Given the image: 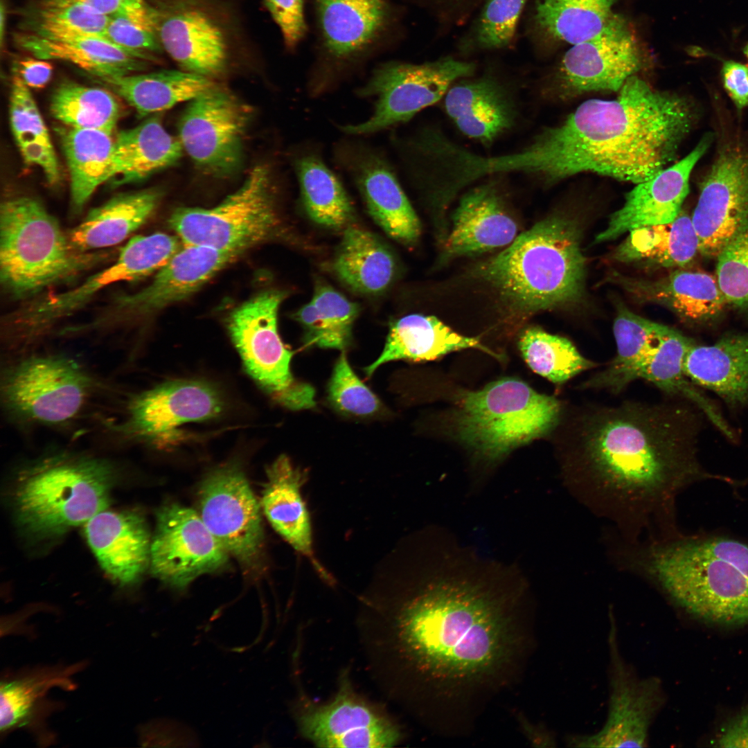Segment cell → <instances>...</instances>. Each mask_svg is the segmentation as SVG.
<instances>
[{
    "label": "cell",
    "mask_w": 748,
    "mask_h": 748,
    "mask_svg": "<svg viewBox=\"0 0 748 748\" xmlns=\"http://www.w3.org/2000/svg\"><path fill=\"white\" fill-rule=\"evenodd\" d=\"M706 422L695 405L675 398L586 409L571 425L562 461L565 488L624 539L674 535L682 490L705 480L744 483L701 463Z\"/></svg>",
    "instance_id": "obj_1"
},
{
    "label": "cell",
    "mask_w": 748,
    "mask_h": 748,
    "mask_svg": "<svg viewBox=\"0 0 748 748\" xmlns=\"http://www.w3.org/2000/svg\"><path fill=\"white\" fill-rule=\"evenodd\" d=\"M721 75L724 87L738 109L748 105V67L733 60L723 62Z\"/></svg>",
    "instance_id": "obj_56"
},
{
    "label": "cell",
    "mask_w": 748,
    "mask_h": 748,
    "mask_svg": "<svg viewBox=\"0 0 748 748\" xmlns=\"http://www.w3.org/2000/svg\"><path fill=\"white\" fill-rule=\"evenodd\" d=\"M266 473L260 502L265 515L287 542L320 569L314 558L310 514L301 493L306 472L294 467L287 456L280 455L267 467Z\"/></svg>",
    "instance_id": "obj_35"
},
{
    "label": "cell",
    "mask_w": 748,
    "mask_h": 748,
    "mask_svg": "<svg viewBox=\"0 0 748 748\" xmlns=\"http://www.w3.org/2000/svg\"><path fill=\"white\" fill-rule=\"evenodd\" d=\"M686 375L714 393L729 413L748 412V332H727L711 344L695 342L684 360Z\"/></svg>",
    "instance_id": "obj_30"
},
{
    "label": "cell",
    "mask_w": 748,
    "mask_h": 748,
    "mask_svg": "<svg viewBox=\"0 0 748 748\" xmlns=\"http://www.w3.org/2000/svg\"><path fill=\"white\" fill-rule=\"evenodd\" d=\"M610 691L607 719L592 735L570 738L578 747H643L650 729L661 709L665 697L659 679L641 678L622 659L612 627Z\"/></svg>",
    "instance_id": "obj_23"
},
{
    "label": "cell",
    "mask_w": 748,
    "mask_h": 748,
    "mask_svg": "<svg viewBox=\"0 0 748 748\" xmlns=\"http://www.w3.org/2000/svg\"><path fill=\"white\" fill-rule=\"evenodd\" d=\"M156 116L115 136L113 168L109 181L114 186L137 182L175 165L183 151Z\"/></svg>",
    "instance_id": "obj_39"
},
{
    "label": "cell",
    "mask_w": 748,
    "mask_h": 748,
    "mask_svg": "<svg viewBox=\"0 0 748 748\" xmlns=\"http://www.w3.org/2000/svg\"><path fill=\"white\" fill-rule=\"evenodd\" d=\"M104 37L148 61L154 60L152 54L162 50L147 0H130L109 15Z\"/></svg>",
    "instance_id": "obj_51"
},
{
    "label": "cell",
    "mask_w": 748,
    "mask_h": 748,
    "mask_svg": "<svg viewBox=\"0 0 748 748\" xmlns=\"http://www.w3.org/2000/svg\"><path fill=\"white\" fill-rule=\"evenodd\" d=\"M96 388L91 374L61 354H22L2 368L1 402L8 418L29 425L59 426L78 418Z\"/></svg>",
    "instance_id": "obj_10"
},
{
    "label": "cell",
    "mask_w": 748,
    "mask_h": 748,
    "mask_svg": "<svg viewBox=\"0 0 748 748\" xmlns=\"http://www.w3.org/2000/svg\"><path fill=\"white\" fill-rule=\"evenodd\" d=\"M162 49L186 71L209 78L224 72L229 38L205 0L149 2Z\"/></svg>",
    "instance_id": "obj_22"
},
{
    "label": "cell",
    "mask_w": 748,
    "mask_h": 748,
    "mask_svg": "<svg viewBox=\"0 0 748 748\" xmlns=\"http://www.w3.org/2000/svg\"><path fill=\"white\" fill-rule=\"evenodd\" d=\"M58 133L69 170L72 204L78 211L99 186L109 181L115 137L108 132L66 126Z\"/></svg>",
    "instance_id": "obj_44"
},
{
    "label": "cell",
    "mask_w": 748,
    "mask_h": 748,
    "mask_svg": "<svg viewBox=\"0 0 748 748\" xmlns=\"http://www.w3.org/2000/svg\"><path fill=\"white\" fill-rule=\"evenodd\" d=\"M107 256L75 250L58 222L33 197H15L1 204L0 279L12 296L38 292Z\"/></svg>",
    "instance_id": "obj_7"
},
{
    "label": "cell",
    "mask_w": 748,
    "mask_h": 748,
    "mask_svg": "<svg viewBox=\"0 0 748 748\" xmlns=\"http://www.w3.org/2000/svg\"><path fill=\"white\" fill-rule=\"evenodd\" d=\"M699 251L691 217L681 211L666 224L634 229L616 249L614 258L643 268L683 267Z\"/></svg>",
    "instance_id": "obj_41"
},
{
    "label": "cell",
    "mask_w": 748,
    "mask_h": 748,
    "mask_svg": "<svg viewBox=\"0 0 748 748\" xmlns=\"http://www.w3.org/2000/svg\"><path fill=\"white\" fill-rule=\"evenodd\" d=\"M643 66V56L625 21L613 15L602 30L564 55L558 79L565 94L619 91Z\"/></svg>",
    "instance_id": "obj_25"
},
{
    "label": "cell",
    "mask_w": 748,
    "mask_h": 748,
    "mask_svg": "<svg viewBox=\"0 0 748 748\" xmlns=\"http://www.w3.org/2000/svg\"><path fill=\"white\" fill-rule=\"evenodd\" d=\"M561 404L554 397L535 391L524 382L504 377L458 398L456 424L460 439L490 459L551 432Z\"/></svg>",
    "instance_id": "obj_9"
},
{
    "label": "cell",
    "mask_w": 748,
    "mask_h": 748,
    "mask_svg": "<svg viewBox=\"0 0 748 748\" xmlns=\"http://www.w3.org/2000/svg\"><path fill=\"white\" fill-rule=\"evenodd\" d=\"M700 190L691 217L699 252L717 259L748 220V150L737 142L722 146Z\"/></svg>",
    "instance_id": "obj_20"
},
{
    "label": "cell",
    "mask_w": 748,
    "mask_h": 748,
    "mask_svg": "<svg viewBox=\"0 0 748 748\" xmlns=\"http://www.w3.org/2000/svg\"><path fill=\"white\" fill-rule=\"evenodd\" d=\"M293 715L301 736L319 747H392L402 738L395 722L355 691L347 673L331 699L317 702L303 695Z\"/></svg>",
    "instance_id": "obj_16"
},
{
    "label": "cell",
    "mask_w": 748,
    "mask_h": 748,
    "mask_svg": "<svg viewBox=\"0 0 748 748\" xmlns=\"http://www.w3.org/2000/svg\"><path fill=\"white\" fill-rule=\"evenodd\" d=\"M271 173L255 166L242 186L211 208L181 207L168 223L184 244L200 245L240 255L278 233L280 220Z\"/></svg>",
    "instance_id": "obj_11"
},
{
    "label": "cell",
    "mask_w": 748,
    "mask_h": 748,
    "mask_svg": "<svg viewBox=\"0 0 748 748\" xmlns=\"http://www.w3.org/2000/svg\"><path fill=\"white\" fill-rule=\"evenodd\" d=\"M282 35L284 46L295 50L308 33L305 0H263Z\"/></svg>",
    "instance_id": "obj_55"
},
{
    "label": "cell",
    "mask_w": 748,
    "mask_h": 748,
    "mask_svg": "<svg viewBox=\"0 0 748 748\" xmlns=\"http://www.w3.org/2000/svg\"><path fill=\"white\" fill-rule=\"evenodd\" d=\"M470 348L498 357L478 339L457 333L436 317L409 314L391 323L382 353L364 372L371 377L379 366L391 361L434 360L452 351Z\"/></svg>",
    "instance_id": "obj_37"
},
{
    "label": "cell",
    "mask_w": 748,
    "mask_h": 748,
    "mask_svg": "<svg viewBox=\"0 0 748 748\" xmlns=\"http://www.w3.org/2000/svg\"><path fill=\"white\" fill-rule=\"evenodd\" d=\"M161 195L159 190L150 188L114 196L91 209L67 233L71 245L87 253L123 242L152 215Z\"/></svg>",
    "instance_id": "obj_36"
},
{
    "label": "cell",
    "mask_w": 748,
    "mask_h": 748,
    "mask_svg": "<svg viewBox=\"0 0 748 748\" xmlns=\"http://www.w3.org/2000/svg\"><path fill=\"white\" fill-rule=\"evenodd\" d=\"M717 260L716 278L729 305L748 312V220Z\"/></svg>",
    "instance_id": "obj_53"
},
{
    "label": "cell",
    "mask_w": 748,
    "mask_h": 748,
    "mask_svg": "<svg viewBox=\"0 0 748 748\" xmlns=\"http://www.w3.org/2000/svg\"><path fill=\"white\" fill-rule=\"evenodd\" d=\"M9 112L11 130L24 161L39 168L50 185L60 183V164L48 131L28 87L16 75L11 83Z\"/></svg>",
    "instance_id": "obj_46"
},
{
    "label": "cell",
    "mask_w": 748,
    "mask_h": 748,
    "mask_svg": "<svg viewBox=\"0 0 748 748\" xmlns=\"http://www.w3.org/2000/svg\"><path fill=\"white\" fill-rule=\"evenodd\" d=\"M292 161L308 216L328 228L348 226L354 217V207L341 181L326 163L321 145L305 141Z\"/></svg>",
    "instance_id": "obj_38"
},
{
    "label": "cell",
    "mask_w": 748,
    "mask_h": 748,
    "mask_svg": "<svg viewBox=\"0 0 748 748\" xmlns=\"http://www.w3.org/2000/svg\"><path fill=\"white\" fill-rule=\"evenodd\" d=\"M248 119L244 105L215 86L189 101L179 121V140L202 171L226 177L241 165Z\"/></svg>",
    "instance_id": "obj_17"
},
{
    "label": "cell",
    "mask_w": 748,
    "mask_h": 748,
    "mask_svg": "<svg viewBox=\"0 0 748 748\" xmlns=\"http://www.w3.org/2000/svg\"><path fill=\"white\" fill-rule=\"evenodd\" d=\"M526 0H488L480 17L477 41L483 48L507 46L513 39Z\"/></svg>",
    "instance_id": "obj_54"
},
{
    "label": "cell",
    "mask_w": 748,
    "mask_h": 748,
    "mask_svg": "<svg viewBox=\"0 0 748 748\" xmlns=\"http://www.w3.org/2000/svg\"><path fill=\"white\" fill-rule=\"evenodd\" d=\"M6 6H4V4L3 3V1H1V9H0V40H1V46L3 44V39L4 30H5V27H6Z\"/></svg>",
    "instance_id": "obj_60"
},
{
    "label": "cell",
    "mask_w": 748,
    "mask_h": 748,
    "mask_svg": "<svg viewBox=\"0 0 748 748\" xmlns=\"http://www.w3.org/2000/svg\"><path fill=\"white\" fill-rule=\"evenodd\" d=\"M474 69L473 63L450 57L422 64L381 63L356 90L359 98L373 100L371 116L339 129L347 136L360 137L406 123L441 99L456 80L472 75Z\"/></svg>",
    "instance_id": "obj_13"
},
{
    "label": "cell",
    "mask_w": 748,
    "mask_h": 748,
    "mask_svg": "<svg viewBox=\"0 0 748 748\" xmlns=\"http://www.w3.org/2000/svg\"><path fill=\"white\" fill-rule=\"evenodd\" d=\"M24 18V33L44 38H64L104 37L109 16L71 1L43 0L26 10Z\"/></svg>",
    "instance_id": "obj_50"
},
{
    "label": "cell",
    "mask_w": 748,
    "mask_h": 748,
    "mask_svg": "<svg viewBox=\"0 0 748 748\" xmlns=\"http://www.w3.org/2000/svg\"><path fill=\"white\" fill-rule=\"evenodd\" d=\"M580 233L571 217L549 216L474 271L517 312L528 314L576 303L584 293L586 273Z\"/></svg>",
    "instance_id": "obj_5"
},
{
    "label": "cell",
    "mask_w": 748,
    "mask_h": 748,
    "mask_svg": "<svg viewBox=\"0 0 748 748\" xmlns=\"http://www.w3.org/2000/svg\"><path fill=\"white\" fill-rule=\"evenodd\" d=\"M617 0H538L535 22L549 37L572 45L596 35Z\"/></svg>",
    "instance_id": "obj_47"
},
{
    "label": "cell",
    "mask_w": 748,
    "mask_h": 748,
    "mask_svg": "<svg viewBox=\"0 0 748 748\" xmlns=\"http://www.w3.org/2000/svg\"><path fill=\"white\" fill-rule=\"evenodd\" d=\"M696 112L686 98L632 76L612 100L590 99L508 154L513 173L553 183L593 172L639 184L675 159Z\"/></svg>",
    "instance_id": "obj_3"
},
{
    "label": "cell",
    "mask_w": 748,
    "mask_h": 748,
    "mask_svg": "<svg viewBox=\"0 0 748 748\" xmlns=\"http://www.w3.org/2000/svg\"><path fill=\"white\" fill-rule=\"evenodd\" d=\"M79 3L92 11L109 16L118 10L130 0H64Z\"/></svg>",
    "instance_id": "obj_59"
},
{
    "label": "cell",
    "mask_w": 748,
    "mask_h": 748,
    "mask_svg": "<svg viewBox=\"0 0 748 748\" xmlns=\"http://www.w3.org/2000/svg\"><path fill=\"white\" fill-rule=\"evenodd\" d=\"M712 140V134L707 133L681 161L636 184L626 195L622 207L611 215L606 228L596 236L595 242L614 240L639 227L673 222L688 195L691 172Z\"/></svg>",
    "instance_id": "obj_27"
},
{
    "label": "cell",
    "mask_w": 748,
    "mask_h": 748,
    "mask_svg": "<svg viewBox=\"0 0 748 748\" xmlns=\"http://www.w3.org/2000/svg\"><path fill=\"white\" fill-rule=\"evenodd\" d=\"M744 53L748 59V43L744 48Z\"/></svg>",
    "instance_id": "obj_61"
},
{
    "label": "cell",
    "mask_w": 748,
    "mask_h": 748,
    "mask_svg": "<svg viewBox=\"0 0 748 748\" xmlns=\"http://www.w3.org/2000/svg\"><path fill=\"white\" fill-rule=\"evenodd\" d=\"M227 562L228 552L197 512L176 503L159 509L150 558L157 578L183 590L199 576L220 571Z\"/></svg>",
    "instance_id": "obj_21"
},
{
    "label": "cell",
    "mask_w": 748,
    "mask_h": 748,
    "mask_svg": "<svg viewBox=\"0 0 748 748\" xmlns=\"http://www.w3.org/2000/svg\"><path fill=\"white\" fill-rule=\"evenodd\" d=\"M695 342L666 326L659 344L642 368L639 379L651 382L671 398L695 405L726 440L737 445L740 441V431L727 419L719 403L693 383L684 373V357Z\"/></svg>",
    "instance_id": "obj_33"
},
{
    "label": "cell",
    "mask_w": 748,
    "mask_h": 748,
    "mask_svg": "<svg viewBox=\"0 0 748 748\" xmlns=\"http://www.w3.org/2000/svg\"><path fill=\"white\" fill-rule=\"evenodd\" d=\"M97 81L125 100L140 116L190 101L215 87L209 78L176 70L130 74Z\"/></svg>",
    "instance_id": "obj_43"
},
{
    "label": "cell",
    "mask_w": 748,
    "mask_h": 748,
    "mask_svg": "<svg viewBox=\"0 0 748 748\" xmlns=\"http://www.w3.org/2000/svg\"><path fill=\"white\" fill-rule=\"evenodd\" d=\"M50 109L66 127L110 133L123 114L120 101L110 91L72 82H63L55 89Z\"/></svg>",
    "instance_id": "obj_48"
},
{
    "label": "cell",
    "mask_w": 748,
    "mask_h": 748,
    "mask_svg": "<svg viewBox=\"0 0 748 748\" xmlns=\"http://www.w3.org/2000/svg\"><path fill=\"white\" fill-rule=\"evenodd\" d=\"M116 477L110 461L89 454L60 451L35 460L16 481L17 523L37 537L61 535L107 508Z\"/></svg>",
    "instance_id": "obj_6"
},
{
    "label": "cell",
    "mask_w": 748,
    "mask_h": 748,
    "mask_svg": "<svg viewBox=\"0 0 748 748\" xmlns=\"http://www.w3.org/2000/svg\"><path fill=\"white\" fill-rule=\"evenodd\" d=\"M87 665V661H79L6 670L0 685L1 737L22 729L28 731L39 746L54 744L57 737L49 728L48 720L61 709L62 704L51 700L49 693L57 688L75 690V675Z\"/></svg>",
    "instance_id": "obj_24"
},
{
    "label": "cell",
    "mask_w": 748,
    "mask_h": 748,
    "mask_svg": "<svg viewBox=\"0 0 748 748\" xmlns=\"http://www.w3.org/2000/svg\"><path fill=\"white\" fill-rule=\"evenodd\" d=\"M666 327L620 306L613 324L616 355L603 371L584 382L581 388L618 393L639 379Z\"/></svg>",
    "instance_id": "obj_40"
},
{
    "label": "cell",
    "mask_w": 748,
    "mask_h": 748,
    "mask_svg": "<svg viewBox=\"0 0 748 748\" xmlns=\"http://www.w3.org/2000/svg\"><path fill=\"white\" fill-rule=\"evenodd\" d=\"M718 744L724 747H748V713L732 720L723 730Z\"/></svg>",
    "instance_id": "obj_58"
},
{
    "label": "cell",
    "mask_w": 748,
    "mask_h": 748,
    "mask_svg": "<svg viewBox=\"0 0 748 748\" xmlns=\"http://www.w3.org/2000/svg\"><path fill=\"white\" fill-rule=\"evenodd\" d=\"M359 312L357 303L329 285L317 283L312 300L293 317L303 328L305 346L345 350Z\"/></svg>",
    "instance_id": "obj_45"
},
{
    "label": "cell",
    "mask_w": 748,
    "mask_h": 748,
    "mask_svg": "<svg viewBox=\"0 0 748 748\" xmlns=\"http://www.w3.org/2000/svg\"><path fill=\"white\" fill-rule=\"evenodd\" d=\"M282 290H268L234 309L227 320L231 337L249 375L278 403L292 410L315 407V391L290 370L292 352L278 331Z\"/></svg>",
    "instance_id": "obj_14"
},
{
    "label": "cell",
    "mask_w": 748,
    "mask_h": 748,
    "mask_svg": "<svg viewBox=\"0 0 748 748\" xmlns=\"http://www.w3.org/2000/svg\"><path fill=\"white\" fill-rule=\"evenodd\" d=\"M517 225L493 184L475 187L462 196L444 241L443 260L508 246Z\"/></svg>",
    "instance_id": "obj_28"
},
{
    "label": "cell",
    "mask_w": 748,
    "mask_h": 748,
    "mask_svg": "<svg viewBox=\"0 0 748 748\" xmlns=\"http://www.w3.org/2000/svg\"><path fill=\"white\" fill-rule=\"evenodd\" d=\"M519 348L528 366L555 384H563L596 366L567 338L551 335L537 327L522 333Z\"/></svg>",
    "instance_id": "obj_49"
},
{
    "label": "cell",
    "mask_w": 748,
    "mask_h": 748,
    "mask_svg": "<svg viewBox=\"0 0 748 748\" xmlns=\"http://www.w3.org/2000/svg\"><path fill=\"white\" fill-rule=\"evenodd\" d=\"M332 267L350 290L364 294L384 291L397 269L391 250L373 233L350 225L344 230Z\"/></svg>",
    "instance_id": "obj_42"
},
{
    "label": "cell",
    "mask_w": 748,
    "mask_h": 748,
    "mask_svg": "<svg viewBox=\"0 0 748 748\" xmlns=\"http://www.w3.org/2000/svg\"><path fill=\"white\" fill-rule=\"evenodd\" d=\"M48 60L26 57L17 60L13 70L28 87L43 88L51 78L53 66Z\"/></svg>",
    "instance_id": "obj_57"
},
{
    "label": "cell",
    "mask_w": 748,
    "mask_h": 748,
    "mask_svg": "<svg viewBox=\"0 0 748 748\" xmlns=\"http://www.w3.org/2000/svg\"><path fill=\"white\" fill-rule=\"evenodd\" d=\"M84 535L100 567L116 583L131 585L146 569L151 543L138 513L102 510L84 524Z\"/></svg>",
    "instance_id": "obj_29"
},
{
    "label": "cell",
    "mask_w": 748,
    "mask_h": 748,
    "mask_svg": "<svg viewBox=\"0 0 748 748\" xmlns=\"http://www.w3.org/2000/svg\"><path fill=\"white\" fill-rule=\"evenodd\" d=\"M622 564L694 617L748 625V544L740 540L681 532L643 538L627 546Z\"/></svg>",
    "instance_id": "obj_4"
},
{
    "label": "cell",
    "mask_w": 748,
    "mask_h": 748,
    "mask_svg": "<svg viewBox=\"0 0 748 748\" xmlns=\"http://www.w3.org/2000/svg\"><path fill=\"white\" fill-rule=\"evenodd\" d=\"M335 144L337 166L354 183L373 220L392 238L414 244L421 226L386 153L356 136Z\"/></svg>",
    "instance_id": "obj_18"
},
{
    "label": "cell",
    "mask_w": 748,
    "mask_h": 748,
    "mask_svg": "<svg viewBox=\"0 0 748 748\" xmlns=\"http://www.w3.org/2000/svg\"><path fill=\"white\" fill-rule=\"evenodd\" d=\"M618 277L637 299L664 305L691 325L713 323L729 305L716 276L704 271L678 269L657 280Z\"/></svg>",
    "instance_id": "obj_31"
},
{
    "label": "cell",
    "mask_w": 748,
    "mask_h": 748,
    "mask_svg": "<svg viewBox=\"0 0 748 748\" xmlns=\"http://www.w3.org/2000/svg\"><path fill=\"white\" fill-rule=\"evenodd\" d=\"M224 409L221 394L210 384L170 381L132 398L123 418L110 428L127 440L161 447L178 427L215 418Z\"/></svg>",
    "instance_id": "obj_19"
},
{
    "label": "cell",
    "mask_w": 748,
    "mask_h": 748,
    "mask_svg": "<svg viewBox=\"0 0 748 748\" xmlns=\"http://www.w3.org/2000/svg\"><path fill=\"white\" fill-rule=\"evenodd\" d=\"M199 516L245 573L265 569L264 533L260 506L242 469L228 463L211 472L199 492Z\"/></svg>",
    "instance_id": "obj_15"
},
{
    "label": "cell",
    "mask_w": 748,
    "mask_h": 748,
    "mask_svg": "<svg viewBox=\"0 0 748 748\" xmlns=\"http://www.w3.org/2000/svg\"><path fill=\"white\" fill-rule=\"evenodd\" d=\"M371 670L391 696L410 676L449 681L495 670L512 646L509 621L483 585L438 577L398 605L358 621Z\"/></svg>",
    "instance_id": "obj_2"
},
{
    "label": "cell",
    "mask_w": 748,
    "mask_h": 748,
    "mask_svg": "<svg viewBox=\"0 0 748 748\" xmlns=\"http://www.w3.org/2000/svg\"><path fill=\"white\" fill-rule=\"evenodd\" d=\"M445 109L463 134L485 145L514 127L518 111L510 89L490 76L452 86L445 95Z\"/></svg>",
    "instance_id": "obj_32"
},
{
    "label": "cell",
    "mask_w": 748,
    "mask_h": 748,
    "mask_svg": "<svg viewBox=\"0 0 748 748\" xmlns=\"http://www.w3.org/2000/svg\"><path fill=\"white\" fill-rule=\"evenodd\" d=\"M314 60L307 89L324 95L389 50L401 33L393 0H314Z\"/></svg>",
    "instance_id": "obj_8"
},
{
    "label": "cell",
    "mask_w": 748,
    "mask_h": 748,
    "mask_svg": "<svg viewBox=\"0 0 748 748\" xmlns=\"http://www.w3.org/2000/svg\"><path fill=\"white\" fill-rule=\"evenodd\" d=\"M16 44L35 57L72 63L95 79L114 78L143 70V57L121 48L103 36L44 38L17 34Z\"/></svg>",
    "instance_id": "obj_34"
},
{
    "label": "cell",
    "mask_w": 748,
    "mask_h": 748,
    "mask_svg": "<svg viewBox=\"0 0 748 748\" xmlns=\"http://www.w3.org/2000/svg\"><path fill=\"white\" fill-rule=\"evenodd\" d=\"M240 255L204 246L183 244L158 270L149 285L136 293L120 297L112 318L96 328L127 323L188 297Z\"/></svg>",
    "instance_id": "obj_26"
},
{
    "label": "cell",
    "mask_w": 748,
    "mask_h": 748,
    "mask_svg": "<svg viewBox=\"0 0 748 748\" xmlns=\"http://www.w3.org/2000/svg\"><path fill=\"white\" fill-rule=\"evenodd\" d=\"M327 393L330 404L345 415L366 418L382 409L379 398L354 373L344 353L334 366Z\"/></svg>",
    "instance_id": "obj_52"
},
{
    "label": "cell",
    "mask_w": 748,
    "mask_h": 748,
    "mask_svg": "<svg viewBox=\"0 0 748 748\" xmlns=\"http://www.w3.org/2000/svg\"><path fill=\"white\" fill-rule=\"evenodd\" d=\"M181 244L178 236L163 233L134 236L121 248L109 267L73 289L39 299L14 316L6 326L8 341L18 351H28L58 321L82 308L103 289L158 271L181 249Z\"/></svg>",
    "instance_id": "obj_12"
}]
</instances>
